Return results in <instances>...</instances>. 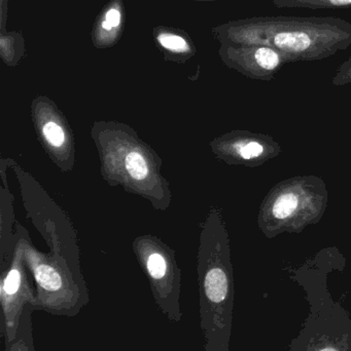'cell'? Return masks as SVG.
I'll use <instances>...</instances> for the list:
<instances>
[{
    "instance_id": "11",
    "label": "cell",
    "mask_w": 351,
    "mask_h": 351,
    "mask_svg": "<svg viewBox=\"0 0 351 351\" xmlns=\"http://www.w3.org/2000/svg\"><path fill=\"white\" fill-rule=\"evenodd\" d=\"M43 131L45 139L52 145L55 146V147H60V146L63 145L64 141H65V135H64L63 130L61 129L59 125L51 121V123H45Z\"/></svg>"
},
{
    "instance_id": "10",
    "label": "cell",
    "mask_w": 351,
    "mask_h": 351,
    "mask_svg": "<svg viewBox=\"0 0 351 351\" xmlns=\"http://www.w3.org/2000/svg\"><path fill=\"white\" fill-rule=\"evenodd\" d=\"M298 206V199L293 193L282 194L276 199L273 206V215L278 219L291 216Z\"/></svg>"
},
{
    "instance_id": "9",
    "label": "cell",
    "mask_w": 351,
    "mask_h": 351,
    "mask_svg": "<svg viewBox=\"0 0 351 351\" xmlns=\"http://www.w3.org/2000/svg\"><path fill=\"white\" fill-rule=\"evenodd\" d=\"M126 169L128 174L137 181L146 179L148 175V167L146 160L138 152H130L126 158Z\"/></svg>"
},
{
    "instance_id": "2",
    "label": "cell",
    "mask_w": 351,
    "mask_h": 351,
    "mask_svg": "<svg viewBox=\"0 0 351 351\" xmlns=\"http://www.w3.org/2000/svg\"><path fill=\"white\" fill-rule=\"evenodd\" d=\"M286 351H351V319L343 307L315 303Z\"/></svg>"
},
{
    "instance_id": "1",
    "label": "cell",
    "mask_w": 351,
    "mask_h": 351,
    "mask_svg": "<svg viewBox=\"0 0 351 351\" xmlns=\"http://www.w3.org/2000/svg\"><path fill=\"white\" fill-rule=\"evenodd\" d=\"M212 33L220 43L272 47L288 61L327 58L351 45V23L335 16H253L229 21Z\"/></svg>"
},
{
    "instance_id": "4",
    "label": "cell",
    "mask_w": 351,
    "mask_h": 351,
    "mask_svg": "<svg viewBox=\"0 0 351 351\" xmlns=\"http://www.w3.org/2000/svg\"><path fill=\"white\" fill-rule=\"evenodd\" d=\"M126 8L124 0H109L97 14L91 40L96 49H111L121 40L125 30Z\"/></svg>"
},
{
    "instance_id": "3",
    "label": "cell",
    "mask_w": 351,
    "mask_h": 351,
    "mask_svg": "<svg viewBox=\"0 0 351 351\" xmlns=\"http://www.w3.org/2000/svg\"><path fill=\"white\" fill-rule=\"evenodd\" d=\"M218 53L228 65L259 73H272L282 63L288 61V58L278 49L261 45L220 43Z\"/></svg>"
},
{
    "instance_id": "6",
    "label": "cell",
    "mask_w": 351,
    "mask_h": 351,
    "mask_svg": "<svg viewBox=\"0 0 351 351\" xmlns=\"http://www.w3.org/2000/svg\"><path fill=\"white\" fill-rule=\"evenodd\" d=\"M25 55L24 35L20 31L0 32V56L8 66L16 65Z\"/></svg>"
},
{
    "instance_id": "12",
    "label": "cell",
    "mask_w": 351,
    "mask_h": 351,
    "mask_svg": "<svg viewBox=\"0 0 351 351\" xmlns=\"http://www.w3.org/2000/svg\"><path fill=\"white\" fill-rule=\"evenodd\" d=\"M262 152H263V147L257 142H251V143L243 146L240 150L241 156L245 160L257 158V156H261Z\"/></svg>"
},
{
    "instance_id": "7",
    "label": "cell",
    "mask_w": 351,
    "mask_h": 351,
    "mask_svg": "<svg viewBox=\"0 0 351 351\" xmlns=\"http://www.w3.org/2000/svg\"><path fill=\"white\" fill-rule=\"evenodd\" d=\"M32 305L25 308L21 317L20 326L16 339L4 348V351H35L34 338H33Z\"/></svg>"
},
{
    "instance_id": "5",
    "label": "cell",
    "mask_w": 351,
    "mask_h": 351,
    "mask_svg": "<svg viewBox=\"0 0 351 351\" xmlns=\"http://www.w3.org/2000/svg\"><path fill=\"white\" fill-rule=\"evenodd\" d=\"M152 39L165 59L170 61H188L195 55L197 49L189 33L177 27L158 25L152 28Z\"/></svg>"
},
{
    "instance_id": "13",
    "label": "cell",
    "mask_w": 351,
    "mask_h": 351,
    "mask_svg": "<svg viewBox=\"0 0 351 351\" xmlns=\"http://www.w3.org/2000/svg\"><path fill=\"white\" fill-rule=\"evenodd\" d=\"M10 0H0V32H6Z\"/></svg>"
},
{
    "instance_id": "15",
    "label": "cell",
    "mask_w": 351,
    "mask_h": 351,
    "mask_svg": "<svg viewBox=\"0 0 351 351\" xmlns=\"http://www.w3.org/2000/svg\"><path fill=\"white\" fill-rule=\"evenodd\" d=\"M350 70H351V59H350Z\"/></svg>"
},
{
    "instance_id": "8",
    "label": "cell",
    "mask_w": 351,
    "mask_h": 351,
    "mask_svg": "<svg viewBox=\"0 0 351 351\" xmlns=\"http://www.w3.org/2000/svg\"><path fill=\"white\" fill-rule=\"evenodd\" d=\"M272 3L278 8L328 10L351 8V0H273Z\"/></svg>"
},
{
    "instance_id": "14",
    "label": "cell",
    "mask_w": 351,
    "mask_h": 351,
    "mask_svg": "<svg viewBox=\"0 0 351 351\" xmlns=\"http://www.w3.org/2000/svg\"><path fill=\"white\" fill-rule=\"evenodd\" d=\"M196 2H212V1H220V0H193Z\"/></svg>"
}]
</instances>
